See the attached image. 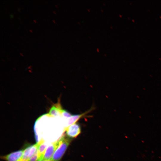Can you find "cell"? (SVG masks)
I'll return each instance as SVG.
<instances>
[{
  "instance_id": "obj_11",
  "label": "cell",
  "mask_w": 161,
  "mask_h": 161,
  "mask_svg": "<svg viewBox=\"0 0 161 161\" xmlns=\"http://www.w3.org/2000/svg\"><path fill=\"white\" fill-rule=\"evenodd\" d=\"M18 11L20 12V8H18Z\"/></svg>"
},
{
  "instance_id": "obj_13",
  "label": "cell",
  "mask_w": 161,
  "mask_h": 161,
  "mask_svg": "<svg viewBox=\"0 0 161 161\" xmlns=\"http://www.w3.org/2000/svg\"><path fill=\"white\" fill-rule=\"evenodd\" d=\"M33 21L34 22H35V23L36 22V21L35 20H33Z\"/></svg>"
},
{
  "instance_id": "obj_4",
  "label": "cell",
  "mask_w": 161,
  "mask_h": 161,
  "mask_svg": "<svg viewBox=\"0 0 161 161\" xmlns=\"http://www.w3.org/2000/svg\"><path fill=\"white\" fill-rule=\"evenodd\" d=\"M66 131L67 136L71 138L76 137L81 131L80 126L76 123L66 128Z\"/></svg>"
},
{
  "instance_id": "obj_16",
  "label": "cell",
  "mask_w": 161,
  "mask_h": 161,
  "mask_svg": "<svg viewBox=\"0 0 161 161\" xmlns=\"http://www.w3.org/2000/svg\"><path fill=\"white\" fill-rule=\"evenodd\" d=\"M20 54L21 55L23 56V55H22V53H20Z\"/></svg>"
},
{
  "instance_id": "obj_10",
  "label": "cell",
  "mask_w": 161,
  "mask_h": 161,
  "mask_svg": "<svg viewBox=\"0 0 161 161\" xmlns=\"http://www.w3.org/2000/svg\"><path fill=\"white\" fill-rule=\"evenodd\" d=\"M38 161H53L52 160H39Z\"/></svg>"
},
{
  "instance_id": "obj_5",
  "label": "cell",
  "mask_w": 161,
  "mask_h": 161,
  "mask_svg": "<svg viewBox=\"0 0 161 161\" xmlns=\"http://www.w3.org/2000/svg\"><path fill=\"white\" fill-rule=\"evenodd\" d=\"M24 150H21L2 156L1 158L6 161H21Z\"/></svg>"
},
{
  "instance_id": "obj_14",
  "label": "cell",
  "mask_w": 161,
  "mask_h": 161,
  "mask_svg": "<svg viewBox=\"0 0 161 161\" xmlns=\"http://www.w3.org/2000/svg\"><path fill=\"white\" fill-rule=\"evenodd\" d=\"M29 31L31 32H32V30H29Z\"/></svg>"
},
{
  "instance_id": "obj_6",
  "label": "cell",
  "mask_w": 161,
  "mask_h": 161,
  "mask_svg": "<svg viewBox=\"0 0 161 161\" xmlns=\"http://www.w3.org/2000/svg\"><path fill=\"white\" fill-rule=\"evenodd\" d=\"M94 107H92L90 109L84 112L78 114L72 115L69 118L67 119V120L65 124L66 129L72 124L75 123L79 119L85 116L86 114L93 110Z\"/></svg>"
},
{
  "instance_id": "obj_2",
  "label": "cell",
  "mask_w": 161,
  "mask_h": 161,
  "mask_svg": "<svg viewBox=\"0 0 161 161\" xmlns=\"http://www.w3.org/2000/svg\"><path fill=\"white\" fill-rule=\"evenodd\" d=\"M44 142V141L41 139L36 144L27 147L24 150L23 155L21 161H28L38 150L39 146Z\"/></svg>"
},
{
  "instance_id": "obj_1",
  "label": "cell",
  "mask_w": 161,
  "mask_h": 161,
  "mask_svg": "<svg viewBox=\"0 0 161 161\" xmlns=\"http://www.w3.org/2000/svg\"><path fill=\"white\" fill-rule=\"evenodd\" d=\"M71 138L65 135L60 138L59 144L51 160L59 161L61 159L71 141Z\"/></svg>"
},
{
  "instance_id": "obj_15",
  "label": "cell",
  "mask_w": 161,
  "mask_h": 161,
  "mask_svg": "<svg viewBox=\"0 0 161 161\" xmlns=\"http://www.w3.org/2000/svg\"><path fill=\"white\" fill-rule=\"evenodd\" d=\"M53 13H54L55 14V11H53Z\"/></svg>"
},
{
  "instance_id": "obj_7",
  "label": "cell",
  "mask_w": 161,
  "mask_h": 161,
  "mask_svg": "<svg viewBox=\"0 0 161 161\" xmlns=\"http://www.w3.org/2000/svg\"><path fill=\"white\" fill-rule=\"evenodd\" d=\"M58 100V102L52 106L50 109L48 115L51 117H55L60 116L64 110Z\"/></svg>"
},
{
  "instance_id": "obj_12",
  "label": "cell",
  "mask_w": 161,
  "mask_h": 161,
  "mask_svg": "<svg viewBox=\"0 0 161 161\" xmlns=\"http://www.w3.org/2000/svg\"><path fill=\"white\" fill-rule=\"evenodd\" d=\"M52 21L54 23H55V20H52Z\"/></svg>"
},
{
  "instance_id": "obj_8",
  "label": "cell",
  "mask_w": 161,
  "mask_h": 161,
  "mask_svg": "<svg viewBox=\"0 0 161 161\" xmlns=\"http://www.w3.org/2000/svg\"><path fill=\"white\" fill-rule=\"evenodd\" d=\"M40 157L38 154L37 150L35 153L28 160V161H38Z\"/></svg>"
},
{
  "instance_id": "obj_9",
  "label": "cell",
  "mask_w": 161,
  "mask_h": 161,
  "mask_svg": "<svg viewBox=\"0 0 161 161\" xmlns=\"http://www.w3.org/2000/svg\"><path fill=\"white\" fill-rule=\"evenodd\" d=\"M10 18H13L14 17L13 15V14H10Z\"/></svg>"
},
{
  "instance_id": "obj_3",
  "label": "cell",
  "mask_w": 161,
  "mask_h": 161,
  "mask_svg": "<svg viewBox=\"0 0 161 161\" xmlns=\"http://www.w3.org/2000/svg\"><path fill=\"white\" fill-rule=\"evenodd\" d=\"M60 139L51 144L47 148L42 160H50L59 145Z\"/></svg>"
},
{
  "instance_id": "obj_17",
  "label": "cell",
  "mask_w": 161,
  "mask_h": 161,
  "mask_svg": "<svg viewBox=\"0 0 161 161\" xmlns=\"http://www.w3.org/2000/svg\"><path fill=\"white\" fill-rule=\"evenodd\" d=\"M55 6L56 7H57V6L56 5H55Z\"/></svg>"
}]
</instances>
